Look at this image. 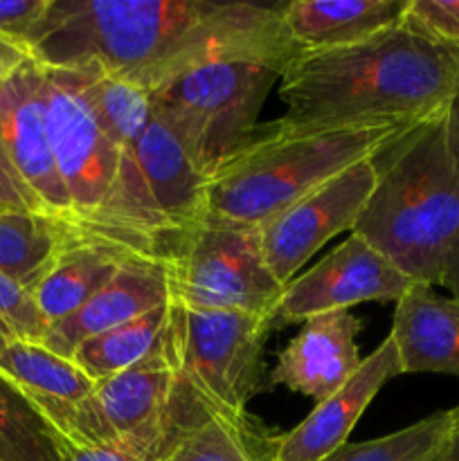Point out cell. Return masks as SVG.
Here are the masks:
<instances>
[{"label":"cell","mask_w":459,"mask_h":461,"mask_svg":"<svg viewBox=\"0 0 459 461\" xmlns=\"http://www.w3.org/2000/svg\"><path fill=\"white\" fill-rule=\"evenodd\" d=\"M300 52L282 5L212 0H52L30 48L43 68L97 72L147 93L219 59Z\"/></svg>","instance_id":"cell-1"},{"label":"cell","mask_w":459,"mask_h":461,"mask_svg":"<svg viewBox=\"0 0 459 461\" xmlns=\"http://www.w3.org/2000/svg\"><path fill=\"white\" fill-rule=\"evenodd\" d=\"M459 88V45L405 18L372 39L297 52L279 77L286 113L277 131L417 124L450 106Z\"/></svg>","instance_id":"cell-2"},{"label":"cell","mask_w":459,"mask_h":461,"mask_svg":"<svg viewBox=\"0 0 459 461\" xmlns=\"http://www.w3.org/2000/svg\"><path fill=\"white\" fill-rule=\"evenodd\" d=\"M378 183L351 234L412 284L439 286L459 232V124L450 106L378 153Z\"/></svg>","instance_id":"cell-3"},{"label":"cell","mask_w":459,"mask_h":461,"mask_svg":"<svg viewBox=\"0 0 459 461\" xmlns=\"http://www.w3.org/2000/svg\"><path fill=\"white\" fill-rule=\"evenodd\" d=\"M417 124L322 131L268 124L205 180L196 225L259 228L349 167L376 158Z\"/></svg>","instance_id":"cell-4"},{"label":"cell","mask_w":459,"mask_h":461,"mask_svg":"<svg viewBox=\"0 0 459 461\" xmlns=\"http://www.w3.org/2000/svg\"><path fill=\"white\" fill-rule=\"evenodd\" d=\"M176 387L169 419L192 426L207 417L246 421L261 374L270 318L192 309L174 297Z\"/></svg>","instance_id":"cell-5"},{"label":"cell","mask_w":459,"mask_h":461,"mask_svg":"<svg viewBox=\"0 0 459 461\" xmlns=\"http://www.w3.org/2000/svg\"><path fill=\"white\" fill-rule=\"evenodd\" d=\"M284 63L268 59H219L148 93L153 113L174 129L205 180L256 131L266 97Z\"/></svg>","instance_id":"cell-6"},{"label":"cell","mask_w":459,"mask_h":461,"mask_svg":"<svg viewBox=\"0 0 459 461\" xmlns=\"http://www.w3.org/2000/svg\"><path fill=\"white\" fill-rule=\"evenodd\" d=\"M171 270L180 304L241 311L273 322L286 288L266 264L259 228L194 225L180 237Z\"/></svg>","instance_id":"cell-7"},{"label":"cell","mask_w":459,"mask_h":461,"mask_svg":"<svg viewBox=\"0 0 459 461\" xmlns=\"http://www.w3.org/2000/svg\"><path fill=\"white\" fill-rule=\"evenodd\" d=\"M43 95L50 140L70 198L72 221L84 239L99 241V223L120 169V149L94 115L88 72L43 68Z\"/></svg>","instance_id":"cell-8"},{"label":"cell","mask_w":459,"mask_h":461,"mask_svg":"<svg viewBox=\"0 0 459 461\" xmlns=\"http://www.w3.org/2000/svg\"><path fill=\"white\" fill-rule=\"evenodd\" d=\"M376 183L378 167L369 158L259 225L261 250L274 279L286 286L328 239L351 232Z\"/></svg>","instance_id":"cell-9"},{"label":"cell","mask_w":459,"mask_h":461,"mask_svg":"<svg viewBox=\"0 0 459 461\" xmlns=\"http://www.w3.org/2000/svg\"><path fill=\"white\" fill-rule=\"evenodd\" d=\"M176 374L178 372L171 340V349L166 354L94 383V390L72 421L68 444L63 448H86L174 430L176 426H171L169 412Z\"/></svg>","instance_id":"cell-10"},{"label":"cell","mask_w":459,"mask_h":461,"mask_svg":"<svg viewBox=\"0 0 459 461\" xmlns=\"http://www.w3.org/2000/svg\"><path fill=\"white\" fill-rule=\"evenodd\" d=\"M0 144L9 165L40 207L54 219L75 225L50 140L43 68L32 57L0 75Z\"/></svg>","instance_id":"cell-11"},{"label":"cell","mask_w":459,"mask_h":461,"mask_svg":"<svg viewBox=\"0 0 459 461\" xmlns=\"http://www.w3.org/2000/svg\"><path fill=\"white\" fill-rule=\"evenodd\" d=\"M414 284L369 246L349 234L318 266L291 279L274 313L279 324H302L313 315L349 311L360 302H399ZM273 322V324H274Z\"/></svg>","instance_id":"cell-12"},{"label":"cell","mask_w":459,"mask_h":461,"mask_svg":"<svg viewBox=\"0 0 459 461\" xmlns=\"http://www.w3.org/2000/svg\"><path fill=\"white\" fill-rule=\"evenodd\" d=\"M400 356L394 338L387 336L358 372L328 399L320 401L313 412L284 435L268 437V461H320L340 446L387 381L400 376Z\"/></svg>","instance_id":"cell-13"},{"label":"cell","mask_w":459,"mask_h":461,"mask_svg":"<svg viewBox=\"0 0 459 461\" xmlns=\"http://www.w3.org/2000/svg\"><path fill=\"white\" fill-rule=\"evenodd\" d=\"M171 300H174L171 259L133 257L79 311L45 329L40 345L52 354L72 358L81 342L122 327Z\"/></svg>","instance_id":"cell-14"},{"label":"cell","mask_w":459,"mask_h":461,"mask_svg":"<svg viewBox=\"0 0 459 461\" xmlns=\"http://www.w3.org/2000/svg\"><path fill=\"white\" fill-rule=\"evenodd\" d=\"M360 320L349 311L313 315L302 322L300 333L279 354L270 372V387L304 394L315 403L340 390L360 367L356 336Z\"/></svg>","instance_id":"cell-15"},{"label":"cell","mask_w":459,"mask_h":461,"mask_svg":"<svg viewBox=\"0 0 459 461\" xmlns=\"http://www.w3.org/2000/svg\"><path fill=\"white\" fill-rule=\"evenodd\" d=\"M0 374L43 414L63 448L76 412L94 390L93 378L86 376L70 358L25 340H14L0 354Z\"/></svg>","instance_id":"cell-16"},{"label":"cell","mask_w":459,"mask_h":461,"mask_svg":"<svg viewBox=\"0 0 459 461\" xmlns=\"http://www.w3.org/2000/svg\"><path fill=\"white\" fill-rule=\"evenodd\" d=\"M392 338L403 374H448L459 378V300L414 284L396 302Z\"/></svg>","instance_id":"cell-17"},{"label":"cell","mask_w":459,"mask_h":461,"mask_svg":"<svg viewBox=\"0 0 459 461\" xmlns=\"http://www.w3.org/2000/svg\"><path fill=\"white\" fill-rule=\"evenodd\" d=\"M135 151L153 207L180 241L184 230L196 225L205 176L196 169L174 129L153 108Z\"/></svg>","instance_id":"cell-18"},{"label":"cell","mask_w":459,"mask_h":461,"mask_svg":"<svg viewBox=\"0 0 459 461\" xmlns=\"http://www.w3.org/2000/svg\"><path fill=\"white\" fill-rule=\"evenodd\" d=\"M408 9L410 0H292L282 5V21L300 52H315L372 39Z\"/></svg>","instance_id":"cell-19"},{"label":"cell","mask_w":459,"mask_h":461,"mask_svg":"<svg viewBox=\"0 0 459 461\" xmlns=\"http://www.w3.org/2000/svg\"><path fill=\"white\" fill-rule=\"evenodd\" d=\"M133 257L144 255L90 239H81L66 248L48 275L40 279L39 286L32 291L45 327L70 318L90 297L97 295Z\"/></svg>","instance_id":"cell-20"},{"label":"cell","mask_w":459,"mask_h":461,"mask_svg":"<svg viewBox=\"0 0 459 461\" xmlns=\"http://www.w3.org/2000/svg\"><path fill=\"white\" fill-rule=\"evenodd\" d=\"M176 302L158 306L122 327L81 342L72 354V363L94 383L142 365L171 349Z\"/></svg>","instance_id":"cell-21"},{"label":"cell","mask_w":459,"mask_h":461,"mask_svg":"<svg viewBox=\"0 0 459 461\" xmlns=\"http://www.w3.org/2000/svg\"><path fill=\"white\" fill-rule=\"evenodd\" d=\"M81 239L75 225L54 216L0 212V273L32 293L58 255Z\"/></svg>","instance_id":"cell-22"},{"label":"cell","mask_w":459,"mask_h":461,"mask_svg":"<svg viewBox=\"0 0 459 461\" xmlns=\"http://www.w3.org/2000/svg\"><path fill=\"white\" fill-rule=\"evenodd\" d=\"M160 461H268V437L250 419L207 417L180 428Z\"/></svg>","instance_id":"cell-23"},{"label":"cell","mask_w":459,"mask_h":461,"mask_svg":"<svg viewBox=\"0 0 459 461\" xmlns=\"http://www.w3.org/2000/svg\"><path fill=\"white\" fill-rule=\"evenodd\" d=\"M61 455L54 428L0 374V461H61Z\"/></svg>","instance_id":"cell-24"},{"label":"cell","mask_w":459,"mask_h":461,"mask_svg":"<svg viewBox=\"0 0 459 461\" xmlns=\"http://www.w3.org/2000/svg\"><path fill=\"white\" fill-rule=\"evenodd\" d=\"M448 432V410L381 439L345 444L320 461H428Z\"/></svg>","instance_id":"cell-25"},{"label":"cell","mask_w":459,"mask_h":461,"mask_svg":"<svg viewBox=\"0 0 459 461\" xmlns=\"http://www.w3.org/2000/svg\"><path fill=\"white\" fill-rule=\"evenodd\" d=\"M180 428L156 437H130L111 444L63 448L61 461H160Z\"/></svg>","instance_id":"cell-26"},{"label":"cell","mask_w":459,"mask_h":461,"mask_svg":"<svg viewBox=\"0 0 459 461\" xmlns=\"http://www.w3.org/2000/svg\"><path fill=\"white\" fill-rule=\"evenodd\" d=\"M0 318L12 327L18 340L39 342L45 336V322L34 304L32 293L18 286L12 277L0 273Z\"/></svg>","instance_id":"cell-27"},{"label":"cell","mask_w":459,"mask_h":461,"mask_svg":"<svg viewBox=\"0 0 459 461\" xmlns=\"http://www.w3.org/2000/svg\"><path fill=\"white\" fill-rule=\"evenodd\" d=\"M52 0H0V39L18 45L30 54L40 23L48 16Z\"/></svg>","instance_id":"cell-28"},{"label":"cell","mask_w":459,"mask_h":461,"mask_svg":"<svg viewBox=\"0 0 459 461\" xmlns=\"http://www.w3.org/2000/svg\"><path fill=\"white\" fill-rule=\"evenodd\" d=\"M410 14L435 36L459 45V0H410Z\"/></svg>","instance_id":"cell-29"},{"label":"cell","mask_w":459,"mask_h":461,"mask_svg":"<svg viewBox=\"0 0 459 461\" xmlns=\"http://www.w3.org/2000/svg\"><path fill=\"white\" fill-rule=\"evenodd\" d=\"M0 212H34V214H48L40 207V203L34 198V194L21 183L14 167L9 165L7 156L3 151V144H0Z\"/></svg>","instance_id":"cell-30"},{"label":"cell","mask_w":459,"mask_h":461,"mask_svg":"<svg viewBox=\"0 0 459 461\" xmlns=\"http://www.w3.org/2000/svg\"><path fill=\"white\" fill-rule=\"evenodd\" d=\"M430 461H459V405L448 410V432Z\"/></svg>","instance_id":"cell-31"},{"label":"cell","mask_w":459,"mask_h":461,"mask_svg":"<svg viewBox=\"0 0 459 461\" xmlns=\"http://www.w3.org/2000/svg\"><path fill=\"white\" fill-rule=\"evenodd\" d=\"M439 286L448 288L450 297L459 300V232L450 243L448 252H446L444 270H441V284Z\"/></svg>","instance_id":"cell-32"},{"label":"cell","mask_w":459,"mask_h":461,"mask_svg":"<svg viewBox=\"0 0 459 461\" xmlns=\"http://www.w3.org/2000/svg\"><path fill=\"white\" fill-rule=\"evenodd\" d=\"M25 59H30V54H27L25 50L18 48V45H14V43H9V41L0 39V75L9 72L12 68L21 66Z\"/></svg>","instance_id":"cell-33"},{"label":"cell","mask_w":459,"mask_h":461,"mask_svg":"<svg viewBox=\"0 0 459 461\" xmlns=\"http://www.w3.org/2000/svg\"><path fill=\"white\" fill-rule=\"evenodd\" d=\"M14 340H18L16 333H14L12 327H9V324L0 318V354H3V351L7 349Z\"/></svg>","instance_id":"cell-34"},{"label":"cell","mask_w":459,"mask_h":461,"mask_svg":"<svg viewBox=\"0 0 459 461\" xmlns=\"http://www.w3.org/2000/svg\"><path fill=\"white\" fill-rule=\"evenodd\" d=\"M450 111H453L454 120H457V124H459V88H457V95L453 97V102H450Z\"/></svg>","instance_id":"cell-35"},{"label":"cell","mask_w":459,"mask_h":461,"mask_svg":"<svg viewBox=\"0 0 459 461\" xmlns=\"http://www.w3.org/2000/svg\"><path fill=\"white\" fill-rule=\"evenodd\" d=\"M428 461H430V459H428Z\"/></svg>","instance_id":"cell-36"}]
</instances>
